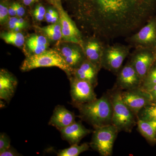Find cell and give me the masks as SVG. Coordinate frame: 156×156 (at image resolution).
Wrapping results in <instances>:
<instances>
[{
    "instance_id": "6da1fadb",
    "label": "cell",
    "mask_w": 156,
    "mask_h": 156,
    "mask_svg": "<svg viewBox=\"0 0 156 156\" xmlns=\"http://www.w3.org/2000/svg\"><path fill=\"white\" fill-rule=\"evenodd\" d=\"M80 17L106 37L121 36L142 25L156 0H72Z\"/></svg>"
},
{
    "instance_id": "7a4b0ae2",
    "label": "cell",
    "mask_w": 156,
    "mask_h": 156,
    "mask_svg": "<svg viewBox=\"0 0 156 156\" xmlns=\"http://www.w3.org/2000/svg\"><path fill=\"white\" fill-rule=\"evenodd\" d=\"M72 104L78 109L80 118L94 128L112 124V105L108 94L87 103Z\"/></svg>"
},
{
    "instance_id": "3957f363",
    "label": "cell",
    "mask_w": 156,
    "mask_h": 156,
    "mask_svg": "<svg viewBox=\"0 0 156 156\" xmlns=\"http://www.w3.org/2000/svg\"><path fill=\"white\" fill-rule=\"evenodd\" d=\"M56 66L72 76L73 69L66 63L60 53L56 50H46L39 54L29 55L22 62L20 69L23 72L28 71L40 67Z\"/></svg>"
},
{
    "instance_id": "277c9868",
    "label": "cell",
    "mask_w": 156,
    "mask_h": 156,
    "mask_svg": "<svg viewBox=\"0 0 156 156\" xmlns=\"http://www.w3.org/2000/svg\"><path fill=\"white\" fill-rule=\"evenodd\" d=\"M112 105V124L120 131L130 132L137 123L136 115L124 103L119 89L108 93Z\"/></svg>"
},
{
    "instance_id": "5b68a950",
    "label": "cell",
    "mask_w": 156,
    "mask_h": 156,
    "mask_svg": "<svg viewBox=\"0 0 156 156\" xmlns=\"http://www.w3.org/2000/svg\"><path fill=\"white\" fill-rule=\"evenodd\" d=\"M94 128L89 144L90 147L101 156L112 155L114 144L119 132L118 129L112 124Z\"/></svg>"
},
{
    "instance_id": "8992f818",
    "label": "cell",
    "mask_w": 156,
    "mask_h": 156,
    "mask_svg": "<svg viewBox=\"0 0 156 156\" xmlns=\"http://www.w3.org/2000/svg\"><path fill=\"white\" fill-rule=\"evenodd\" d=\"M69 78L73 102L87 103L97 99V95L94 91L95 87L91 83L73 76Z\"/></svg>"
},
{
    "instance_id": "52a82bcc",
    "label": "cell",
    "mask_w": 156,
    "mask_h": 156,
    "mask_svg": "<svg viewBox=\"0 0 156 156\" xmlns=\"http://www.w3.org/2000/svg\"><path fill=\"white\" fill-rule=\"evenodd\" d=\"M121 96L124 103L136 115L144 107L151 103L150 96L141 87L121 91Z\"/></svg>"
},
{
    "instance_id": "ba28073f",
    "label": "cell",
    "mask_w": 156,
    "mask_h": 156,
    "mask_svg": "<svg viewBox=\"0 0 156 156\" xmlns=\"http://www.w3.org/2000/svg\"><path fill=\"white\" fill-rule=\"evenodd\" d=\"M128 54V50L123 47L112 46L107 48L102 53L101 67L112 72H117Z\"/></svg>"
},
{
    "instance_id": "9c48e42d",
    "label": "cell",
    "mask_w": 156,
    "mask_h": 156,
    "mask_svg": "<svg viewBox=\"0 0 156 156\" xmlns=\"http://www.w3.org/2000/svg\"><path fill=\"white\" fill-rule=\"evenodd\" d=\"M61 24L62 38L66 41L82 45L80 33L75 24L61 6L57 7Z\"/></svg>"
},
{
    "instance_id": "30bf717a",
    "label": "cell",
    "mask_w": 156,
    "mask_h": 156,
    "mask_svg": "<svg viewBox=\"0 0 156 156\" xmlns=\"http://www.w3.org/2000/svg\"><path fill=\"white\" fill-rule=\"evenodd\" d=\"M142 81L132 65L126 64L119 73L117 84L120 89L128 90L141 87Z\"/></svg>"
},
{
    "instance_id": "8fae6325",
    "label": "cell",
    "mask_w": 156,
    "mask_h": 156,
    "mask_svg": "<svg viewBox=\"0 0 156 156\" xmlns=\"http://www.w3.org/2000/svg\"><path fill=\"white\" fill-rule=\"evenodd\" d=\"M62 138L70 145L78 144L81 140L92 132L80 122H75L69 126L59 130Z\"/></svg>"
},
{
    "instance_id": "7c38bea8",
    "label": "cell",
    "mask_w": 156,
    "mask_h": 156,
    "mask_svg": "<svg viewBox=\"0 0 156 156\" xmlns=\"http://www.w3.org/2000/svg\"><path fill=\"white\" fill-rule=\"evenodd\" d=\"M76 116L62 105H57L54 108L53 115L50 118L49 125L60 130L76 122Z\"/></svg>"
},
{
    "instance_id": "4fadbf2b",
    "label": "cell",
    "mask_w": 156,
    "mask_h": 156,
    "mask_svg": "<svg viewBox=\"0 0 156 156\" xmlns=\"http://www.w3.org/2000/svg\"><path fill=\"white\" fill-rule=\"evenodd\" d=\"M17 85V79L9 72L2 69L0 73V98L10 102Z\"/></svg>"
},
{
    "instance_id": "5bb4252c",
    "label": "cell",
    "mask_w": 156,
    "mask_h": 156,
    "mask_svg": "<svg viewBox=\"0 0 156 156\" xmlns=\"http://www.w3.org/2000/svg\"><path fill=\"white\" fill-rule=\"evenodd\" d=\"M98 71L94 65L87 59L73 69L72 76L78 79L88 81L95 87L97 84Z\"/></svg>"
},
{
    "instance_id": "9a60e30c",
    "label": "cell",
    "mask_w": 156,
    "mask_h": 156,
    "mask_svg": "<svg viewBox=\"0 0 156 156\" xmlns=\"http://www.w3.org/2000/svg\"><path fill=\"white\" fill-rule=\"evenodd\" d=\"M154 60L153 56L151 53L147 52L137 53L132 59L131 64L142 82L150 70Z\"/></svg>"
},
{
    "instance_id": "2e32d148",
    "label": "cell",
    "mask_w": 156,
    "mask_h": 156,
    "mask_svg": "<svg viewBox=\"0 0 156 156\" xmlns=\"http://www.w3.org/2000/svg\"><path fill=\"white\" fill-rule=\"evenodd\" d=\"M133 40L138 44L149 45L153 44L156 39V22L151 20L134 35Z\"/></svg>"
},
{
    "instance_id": "e0dca14e",
    "label": "cell",
    "mask_w": 156,
    "mask_h": 156,
    "mask_svg": "<svg viewBox=\"0 0 156 156\" xmlns=\"http://www.w3.org/2000/svg\"><path fill=\"white\" fill-rule=\"evenodd\" d=\"M98 42L90 41L87 43L85 48V55L87 60L97 68L99 70L101 66V57L103 51Z\"/></svg>"
},
{
    "instance_id": "ac0fdd59",
    "label": "cell",
    "mask_w": 156,
    "mask_h": 156,
    "mask_svg": "<svg viewBox=\"0 0 156 156\" xmlns=\"http://www.w3.org/2000/svg\"><path fill=\"white\" fill-rule=\"evenodd\" d=\"M60 53L66 63L73 69L78 67L84 60L81 52L77 48L63 47Z\"/></svg>"
},
{
    "instance_id": "d6986e66",
    "label": "cell",
    "mask_w": 156,
    "mask_h": 156,
    "mask_svg": "<svg viewBox=\"0 0 156 156\" xmlns=\"http://www.w3.org/2000/svg\"><path fill=\"white\" fill-rule=\"evenodd\" d=\"M27 45L32 53L31 55H34L40 54L46 51L49 46V43L48 39L44 36L34 35L27 39Z\"/></svg>"
},
{
    "instance_id": "ffe728a7",
    "label": "cell",
    "mask_w": 156,
    "mask_h": 156,
    "mask_svg": "<svg viewBox=\"0 0 156 156\" xmlns=\"http://www.w3.org/2000/svg\"><path fill=\"white\" fill-rule=\"evenodd\" d=\"M137 127L140 134L148 141H156V122L137 119Z\"/></svg>"
},
{
    "instance_id": "44dd1931",
    "label": "cell",
    "mask_w": 156,
    "mask_h": 156,
    "mask_svg": "<svg viewBox=\"0 0 156 156\" xmlns=\"http://www.w3.org/2000/svg\"><path fill=\"white\" fill-rule=\"evenodd\" d=\"M1 37L7 44L17 47L22 46L25 42L24 36L18 32L2 33L1 34Z\"/></svg>"
},
{
    "instance_id": "7402d4cb",
    "label": "cell",
    "mask_w": 156,
    "mask_h": 156,
    "mask_svg": "<svg viewBox=\"0 0 156 156\" xmlns=\"http://www.w3.org/2000/svg\"><path fill=\"white\" fill-rule=\"evenodd\" d=\"M90 147V144L87 143L83 144L81 145L74 144L69 147L59 151L58 156H78L80 154L89 150Z\"/></svg>"
},
{
    "instance_id": "603a6c76",
    "label": "cell",
    "mask_w": 156,
    "mask_h": 156,
    "mask_svg": "<svg viewBox=\"0 0 156 156\" xmlns=\"http://www.w3.org/2000/svg\"><path fill=\"white\" fill-rule=\"evenodd\" d=\"M137 119L156 122V102H151L140 111Z\"/></svg>"
},
{
    "instance_id": "cb8c5ba5",
    "label": "cell",
    "mask_w": 156,
    "mask_h": 156,
    "mask_svg": "<svg viewBox=\"0 0 156 156\" xmlns=\"http://www.w3.org/2000/svg\"><path fill=\"white\" fill-rule=\"evenodd\" d=\"M41 29L48 38L53 41H58L62 38L61 24L58 22Z\"/></svg>"
},
{
    "instance_id": "d4e9b609",
    "label": "cell",
    "mask_w": 156,
    "mask_h": 156,
    "mask_svg": "<svg viewBox=\"0 0 156 156\" xmlns=\"http://www.w3.org/2000/svg\"><path fill=\"white\" fill-rule=\"evenodd\" d=\"M156 85V66L150 70L147 75L143 81L141 87L143 89H147Z\"/></svg>"
},
{
    "instance_id": "484cf974",
    "label": "cell",
    "mask_w": 156,
    "mask_h": 156,
    "mask_svg": "<svg viewBox=\"0 0 156 156\" xmlns=\"http://www.w3.org/2000/svg\"><path fill=\"white\" fill-rule=\"evenodd\" d=\"M45 19L47 22L49 23H56L58 22L59 20V15L58 12L52 9H50L46 11L45 14Z\"/></svg>"
},
{
    "instance_id": "4316f807",
    "label": "cell",
    "mask_w": 156,
    "mask_h": 156,
    "mask_svg": "<svg viewBox=\"0 0 156 156\" xmlns=\"http://www.w3.org/2000/svg\"><path fill=\"white\" fill-rule=\"evenodd\" d=\"M11 140L5 133L0 134V153L11 147Z\"/></svg>"
},
{
    "instance_id": "83f0119b",
    "label": "cell",
    "mask_w": 156,
    "mask_h": 156,
    "mask_svg": "<svg viewBox=\"0 0 156 156\" xmlns=\"http://www.w3.org/2000/svg\"><path fill=\"white\" fill-rule=\"evenodd\" d=\"M46 11L44 7L41 5L37 6L34 11V16L38 21H41L45 19Z\"/></svg>"
},
{
    "instance_id": "f1b7e54d",
    "label": "cell",
    "mask_w": 156,
    "mask_h": 156,
    "mask_svg": "<svg viewBox=\"0 0 156 156\" xmlns=\"http://www.w3.org/2000/svg\"><path fill=\"white\" fill-rule=\"evenodd\" d=\"M9 9L7 7L1 4L0 5V22L4 24L9 20Z\"/></svg>"
},
{
    "instance_id": "f546056e",
    "label": "cell",
    "mask_w": 156,
    "mask_h": 156,
    "mask_svg": "<svg viewBox=\"0 0 156 156\" xmlns=\"http://www.w3.org/2000/svg\"><path fill=\"white\" fill-rule=\"evenodd\" d=\"M18 18L15 17H11L9 20L8 25L9 28L15 32H19L21 30L18 25Z\"/></svg>"
},
{
    "instance_id": "4dcf8cb0",
    "label": "cell",
    "mask_w": 156,
    "mask_h": 156,
    "mask_svg": "<svg viewBox=\"0 0 156 156\" xmlns=\"http://www.w3.org/2000/svg\"><path fill=\"white\" fill-rule=\"evenodd\" d=\"M20 154L14 148L10 147L8 149L0 153L1 156H21Z\"/></svg>"
},
{
    "instance_id": "1f68e13d",
    "label": "cell",
    "mask_w": 156,
    "mask_h": 156,
    "mask_svg": "<svg viewBox=\"0 0 156 156\" xmlns=\"http://www.w3.org/2000/svg\"><path fill=\"white\" fill-rule=\"evenodd\" d=\"M144 90H145L150 96L152 102H156V85H154L150 88Z\"/></svg>"
},
{
    "instance_id": "d6a6232c",
    "label": "cell",
    "mask_w": 156,
    "mask_h": 156,
    "mask_svg": "<svg viewBox=\"0 0 156 156\" xmlns=\"http://www.w3.org/2000/svg\"><path fill=\"white\" fill-rule=\"evenodd\" d=\"M14 7L17 12V15L18 17H21L25 14V10L21 5L17 3H14Z\"/></svg>"
},
{
    "instance_id": "836d02e7",
    "label": "cell",
    "mask_w": 156,
    "mask_h": 156,
    "mask_svg": "<svg viewBox=\"0 0 156 156\" xmlns=\"http://www.w3.org/2000/svg\"><path fill=\"white\" fill-rule=\"evenodd\" d=\"M9 15L11 17H15L17 15V12H16V9H15V7L14 4L12 5L9 9Z\"/></svg>"
},
{
    "instance_id": "e575fe53",
    "label": "cell",
    "mask_w": 156,
    "mask_h": 156,
    "mask_svg": "<svg viewBox=\"0 0 156 156\" xmlns=\"http://www.w3.org/2000/svg\"><path fill=\"white\" fill-rule=\"evenodd\" d=\"M18 25L21 29L24 28L26 25L25 20L21 17L18 18Z\"/></svg>"
},
{
    "instance_id": "d590c367",
    "label": "cell",
    "mask_w": 156,
    "mask_h": 156,
    "mask_svg": "<svg viewBox=\"0 0 156 156\" xmlns=\"http://www.w3.org/2000/svg\"><path fill=\"white\" fill-rule=\"evenodd\" d=\"M38 1L39 0H23V2L25 5L30 6Z\"/></svg>"
}]
</instances>
